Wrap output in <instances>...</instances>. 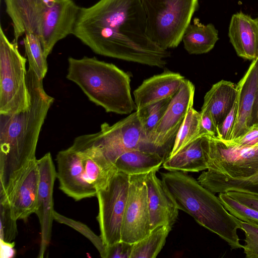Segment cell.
<instances>
[{
  "label": "cell",
  "instance_id": "obj_39",
  "mask_svg": "<svg viewBox=\"0 0 258 258\" xmlns=\"http://www.w3.org/2000/svg\"><path fill=\"white\" fill-rule=\"evenodd\" d=\"M14 244L12 243H5L1 242V257L4 255V257L13 256L15 254V250L13 248Z\"/></svg>",
  "mask_w": 258,
  "mask_h": 258
},
{
  "label": "cell",
  "instance_id": "obj_31",
  "mask_svg": "<svg viewBox=\"0 0 258 258\" xmlns=\"http://www.w3.org/2000/svg\"><path fill=\"white\" fill-rule=\"evenodd\" d=\"M17 221L12 215L9 204L0 202L1 242L12 243L18 233Z\"/></svg>",
  "mask_w": 258,
  "mask_h": 258
},
{
  "label": "cell",
  "instance_id": "obj_21",
  "mask_svg": "<svg viewBox=\"0 0 258 258\" xmlns=\"http://www.w3.org/2000/svg\"><path fill=\"white\" fill-rule=\"evenodd\" d=\"M197 180L214 194L237 191L258 197V172L248 178L237 179L208 170L203 172Z\"/></svg>",
  "mask_w": 258,
  "mask_h": 258
},
{
  "label": "cell",
  "instance_id": "obj_33",
  "mask_svg": "<svg viewBox=\"0 0 258 258\" xmlns=\"http://www.w3.org/2000/svg\"><path fill=\"white\" fill-rule=\"evenodd\" d=\"M237 113V99L226 116L217 127V137L224 141H229L235 123Z\"/></svg>",
  "mask_w": 258,
  "mask_h": 258
},
{
  "label": "cell",
  "instance_id": "obj_6",
  "mask_svg": "<svg viewBox=\"0 0 258 258\" xmlns=\"http://www.w3.org/2000/svg\"><path fill=\"white\" fill-rule=\"evenodd\" d=\"M67 78L107 112L128 114L136 110L131 95L130 76L112 63L95 57H70Z\"/></svg>",
  "mask_w": 258,
  "mask_h": 258
},
{
  "label": "cell",
  "instance_id": "obj_24",
  "mask_svg": "<svg viewBox=\"0 0 258 258\" xmlns=\"http://www.w3.org/2000/svg\"><path fill=\"white\" fill-rule=\"evenodd\" d=\"M165 159L160 154L142 150H133L121 154L114 162L118 172L128 175L146 174L159 170Z\"/></svg>",
  "mask_w": 258,
  "mask_h": 258
},
{
  "label": "cell",
  "instance_id": "obj_25",
  "mask_svg": "<svg viewBox=\"0 0 258 258\" xmlns=\"http://www.w3.org/2000/svg\"><path fill=\"white\" fill-rule=\"evenodd\" d=\"M172 228L160 226L143 239L133 244L130 258H155L163 248Z\"/></svg>",
  "mask_w": 258,
  "mask_h": 258
},
{
  "label": "cell",
  "instance_id": "obj_30",
  "mask_svg": "<svg viewBox=\"0 0 258 258\" xmlns=\"http://www.w3.org/2000/svg\"><path fill=\"white\" fill-rule=\"evenodd\" d=\"M218 198L225 208L242 221L258 225V211L248 207L228 196L219 193Z\"/></svg>",
  "mask_w": 258,
  "mask_h": 258
},
{
  "label": "cell",
  "instance_id": "obj_38",
  "mask_svg": "<svg viewBox=\"0 0 258 258\" xmlns=\"http://www.w3.org/2000/svg\"><path fill=\"white\" fill-rule=\"evenodd\" d=\"M253 127H258V80L255 97L249 122V129Z\"/></svg>",
  "mask_w": 258,
  "mask_h": 258
},
{
  "label": "cell",
  "instance_id": "obj_15",
  "mask_svg": "<svg viewBox=\"0 0 258 258\" xmlns=\"http://www.w3.org/2000/svg\"><path fill=\"white\" fill-rule=\"evenodd\" d=\"M40 179L35 213L37 215L41 229V240L38 258L44 257L51 237L54 220L53 191L57 178L56 170L50 152L37 159Z\"/></svg>",
  "mask_w": 258,
  "mask_h": 258
},
{
  "label": "cell",
  "instance_id": "obj_19",
  "mask_svg": "<svg viewBox=\"0 0 258 258\" xmlns=\"http://www.w3.org/2000/svg\"><path fill=\"white\" fill-rule=\"evenodd\" d=\"M228 36L237 54L253 60L258 55V21L240 12L232 15Z\"/></svg>",
  "mask_w": 258,
  "mask_h": 258
},
{
  "label": "cell",
  "instance_id": "obj_17",
  "mask_svg": "<svg viewBox=\"0 0 258 258\" xmlns=\"http://www.w3.org/2000/svg\"><path fill=\"white\" fill-rule=\"evenodd\" d=\"M184 80L179 73L169 70L145 80L133 92L136 110L173 97Z\"/></svg>",
  "mask_w": 258,
  "mask_h": 258
},
{
  "label": "cell",
  "instance_id": "obj_2",
  "mask_svg": "<svg viewBox=\"0 0 258 258\" xmlns=\"http://www.w3.org/2000/svg\"><path fill=\"white\" fill-rule=\"evenodd\" d=\"M27 84L31 98L29 109L15 114H0V194L36 159L40 131L54 100L45 91L43 79L29 67Z\"/></svg>",
  "mask_w": 258,
  "mask_h": 258
},
{
  "label": "cell",
  "instance_id": "obj_27",
  "mask_svg": "<svg viewBox=\"0 0 258 258\" xmlns=\"http://www.w3.org/2000/svg\"><path fill=\"white\" fill-rule=\"evenodd\" d=\"M23 42L29 67L35 71L39 78L43 79L48 70V65L47 57L39 40L34 34L26 33Z\"/></svg>",
  "mask_w": 258,
  "mask_h": 258
},
{
  "label": "cell",
  "instance_id": "obj_20",
  "mask_svg": "<svg viewBox=\"0 0 258 258\" xmlns=\"http://www.w3.org/2000/svg\"><path fill=\"white\" fill-rule=\"evenodd\" d=\"M237 96L236 85L223 80L214 84L206 93L202 107L209 110L217 127L230 111Z\"/></svg>",
  "mask_w": 258,
  "mask_h": 258
},
{
  "label": "cell",
  "instance_id": "obj_18",
  "mask_svg": "<svg viewBox=\"0 0 258 258\" xmlns=\"http://www.w3.org/2000/svg\"><path fill=\"white\" fill-rule=\"evenodd\" d=\"M258 80V55L236 85L237 113L230 140L242 136L249 130V122Z\"/></svg>",
  "mask_w": 258,
  "mask_h": 258
},
{
  "label": "cell",
  "instance_id": "obj_3",
  "mask_svg": "<svg viewBox=\"0 0 258 258\" xmlns=\"http://www.w3.org/2000/svg\"><path fill=\"white\" fill-rule=\"evenodd\" d=\"M56 161L59 188L76 201L96 197L118 172L90 134L76 138L71 146L58 152Z\"/></svg>",
  "mask_w": 258,
  "mask_h": 258
},
{
  "label": "cell",
  "instance_id": "obj_9",
  "mask_svg": "<svg viewBox=\"0 0 258 258\" xmlns=\"http://www.w3.org/2000/svg\"><path fill=\"white\" fill-rule=\"evenodd\" d=\"M202 145L208 170L237 179L258 172V145L242 146L208 135L203 136Z\"/></svg>",
  "mask_w": 258,
  "mask_h": 258
},
{
  "label": "cell",
  "instance_id": "obj_13",
  "mask_svg": "<svg viewBox=\"0 0 258 258\" xmlns=\"http://www.w3.org/2000/svg\"><path fill=\"white\" fill-rule=\"evenodd\" d=\"M146 174L129 175V186L121 227V241L134 244L150 233Z\"/></svg>",
  "mask_w": 258,
  "mask_h": 258
},
{
  "label": "cell",
  "instance_id": "obj_32",
  "mask_svg": "<svg viewBox=\"0 0 258 258\" xmlns=\"http://www.w3.org/2000/svg\"><path fill=\"white\" fill-rule=\"evenodd\" d=\"M244 232L243 246L246 258H258V225L241 221V229Z\"/></svg>",
  "mask_w": 258,
  "mask_h": 258
},
{
  "label": "cell",
  "instance_id": "obj_37",
  "mask_svg": "<svg viewBox=\"0 0 258 258\" xmlns=\"http://www.w3.org/2000/svg\"><path fill=\"white\" fill-rule=\"evenodd\" d=\"M235 144L246 146L258 145V127L250 128L244 135L234 140L229 141Z\"/></svg>",
  "mask_w": 258,
  "mask_h": 258
},
{
  "label": "cell",
  "instance_id": "obj_4",
  "mask_svg": "<svg viewBox=\"0 0 258 258\" xmlns=\"http://www.w3.org/2000/svg\"><path fill=\"white\" fill-rule=\"evenodd\" d=\"M13 24L14 41L26 33L39 40L46 56L73 34L80 8L74 0H4Z\"/></svg>",
  "mask_w": 258,
  "mask_h": 258
},
{
  "label": "cell",
  "instance_id": "obj_7",
  "mask_svg": "<svg viewBox=\"0 0 258 258\" xmlns=\"http://www.w3.org/2000/svg\"><path fill=\"white\" fill-rule=\"evenodd\" d=\"M151 39L163 49L175 48L199 7V0H142Z\"/></svg>",
  "mask_w": 258,
  "mask_h": 258
},
{
  "label": "cell",
  "instance_id": "obj_10",
  "mask_svg": "<svg viewBox=\"0 0 258 258\" xmlns=\"http://www.w3.org/2000/svg\"><path fill=\"white\" fill-rule=\"evenodd\" d=\"M90 135L95 145L113 163L121 154L133 150L158 153L144 133L140 110L112 125L104 122L99 132Z\"/></svg>",
  "mask_w": 258,
  "mask_h": 258
},
{
  "label": "cell",
  "instance_id": "obj_26",
  "mask_svg": "<svg viewBox=\"0 0 258 258\" xmlns=\"http://www.w3.org/2000/svg\"><path fill=\"white\" fill-rule=\"evenodd\" d=\"M200 129V113L192 107L187 113L176 134L168 157L174 156L195 139L201 136Z\"/></svg>",
  "mask_w": 258,
  "mask_h": 258
},
{
  "label": "cell",
  "instance_id": "obj_28",
  "mask_svg": "<svg viewBox=\"0 0 258 258\" xmlns=\"http://www.w3.org/2000/svg\"><path fill=\"white\" fill-rule=\"evenodd\" d=\"M172 97L161 100L140 110L142 114L143 128L150 144L151 137Z\"/></svg>",
  "mask_w": 258,
  "mask_h": 258
},
{
  "label": "cell",
  "instance_id": "obj_35",
  "mask_svg": "<svg viewBox=\"0 0 258 258\" xmlns=\"http://www.w3.org/2000/svg\"><path fill=\"white\" fill-rule=\"evenodd\" d=\"M133 244L123 241L106 246V258H130Z\"/></svg>",
  "mask_w": 258,
  "mask_h": 258
},
{
  "label": "cell",
  "instance_id": "obj_14",
  "mask_svg": "<svg viewBox=\"0 0 258 258\" xmlns=\"http://www.w3.org/2000/svg\"><path fill=\"white\" fill-rule=\"evenodd\" d=\"M40 174L35 159L30 162L10 184L6 191L0 194V202L7 203L14 217L26 221L35 213Z\"/></svg>",
  "mask_w": 258,
  "mask_h": 258
},
{
  "label": "cell",
  "instance_id": "obj_34",
  "mask_svg": "<svg viewBox=\"0 0 258 258\" xmlns=\"http://www.w3.org/2000/svg\"><path fill=\"white\" fill-rule=\"evenodd\" d=\"M200 113V136L208 135L217 137V127L209 111L202 107Z\"/></svg>",
  "mask_w": 258,
  "mask_h": 258
},
{
  "label": "cell",
  "instance_id": "obj_36",
  "mask_svg": "<svg viewBox=\"0 0 258 258\" xmlns=\"http://www.w3.org/2000/svg\"><path fill=\"white\" fill-rule=\"evenodd\" d=\"M225 193L239 203L258 211L257 196L237 191H228Z\"/></svg>",
  "mask_w": 258,
  "mask_h": 258
},
{
  "label": "cell",
  "instance_id": "obj_29",
  "mask_svg": "<svg viewBox=\"0 0 258 258\" xmlns=\"http://www.w3.org/2000/svg\"><path fill=\"white\" fill-rule=\"evenodd\" d=\"M53 218L54 220L57 222L66 224L81 233L93 243L102 258H106V246L104 244L101 236L95 234L86 225L68 218L55 211L53 212Z\"/></svg>",
  "mask_w": 258,
  "mask_h": 258
},
{
  "label": "cell",
  "instance_id": "obj_22",
  "mask_svg": "<svg viewBox=\"0 0 258 258\" xmlns=\"http://www.w3.org/2000/svg\"><path fill=\"white\" fill-rule=\"evenodd\" d=\"M202 137H198L177 154L167 158L162 164L163 167L169 171L199 172L208 169Z\"/></svg>",
  "mask_w": 258,
  "mask_h": 258
},
{
  "label": "cell",
  "instance_id": "obj_11",
  "mask_svg": "<svg viewBox=\"0 0 258 258\" xmlns=\"http://www.w3.org/2000/svg\"><path fill=\"white\" fill-rule=\"evenodd\" d=\"M129 186V175L117 172L104 188L98 190L96 217L104 244L121 241V227Z\"/></svg>",
  "mask_w": 258,
  "mask_h": 258
},
{
  "label": "cell",
  "instance_id": "obj_8",
  "mask_svg": "<svg viewBox=\"0 0 258 258\" xmlns=\"http://www.w3.org/2000/svg\"><path fill=\"white\" fill-rule=\"evenodd\" d=\"M26 61L19 51L18 42L10 41L1 26L0 114H15L30 107Z\"/></svg>",
  "mask_w": 258,
  "mask_h": 258
},
{
  "label": "cell",
  "instance_id": "obj_16",
  "mask_svg": "<svg viewBox=\"0 0 258 258\" xmlns=\"http://www.w3.org/2000/svg\"><path fill=\"white\" fill-rule=\"evenodd\" d=\"M157 169L148 172L145 177L147 187L151 231L157 227H172L179 209L162 179L157 176Z\"/></svg>",
  "mask_w": 258,
  "mask_h": 258
},
{
  "label": "cell",
  "instance_id": "obj_5",
  "mask_svg": "<svg viewBox=\"0 0 258 258\" xmlns=\"http://www.w3.org/2000/svg\"><path fill=\"white\" fill-rule=\"evenodd\" d=\"M161 175L179 210L219 236L231 249L243 248L237 232L241 229V221L225 208L218 197L182 171H169Z\"/></svg>",
  "mask_w": 258,
  "mask_h": 258
},
{
  "label": "cell",
  "instance_id": "obj_1",
  "mask_svg": "<svg viewBox=\"0 0 258 258\" xmlns=\"http://www.w3.org/2000/svg\"><path fill=\"white\" fill-rule=\"evenodd\" d=\"M95 53L163 68L170 56L150 37L142 0H99L80 7L73 33Z\"/></svg>",
  "mask_w": 258,
  "mask_h": 258
},
{
  "label": "cell",
  "instance_id": "obj_23",
  "mask_svg": "<svg viewBox=\"0 0 258 258\" xmlns=\"http://www.w3.org/2000/svg\"><path fill=\"white\" fill-rule=\"evenodd\" d=\"M218 39V32L213 24L205 25L195 18L186 28L182 41L189 54H201L211 50Z\"/></svg>",
  "mask_w": 258,
  "mask_h": 258
},
{
  "label": "cell",
  "instance_id": "obj_40",
  "mask_svg": "<svg viewBox=\"0 0 258 258\" xmlns=\"http://www.w3.org/2000/svg\"><path fill=\"white\" fill-rule=\"evenodd\" d=\"M256 19L257 20V21H258V15H257V17L256 18Z\"/></svg>",
  "mask_w": 258,
  "mask_h": 258
},
{
  "label": "cell",
  "instance_id": "obj_12",
  "mask_svg": "<svg viewBox=\"0 0 258 258\" xmlns=\"http://www.w3.org/2000/svg\"><path fill=\"white\" fill-rule=\"evenodd\" d=\"M195 92L194 84L185 79L151 137V145L165 160L170 155L176 134L187 113L193 107Z\"/></svg>",
  "mask_w": 258,
  "mask_h": 258
}]
</instances>
